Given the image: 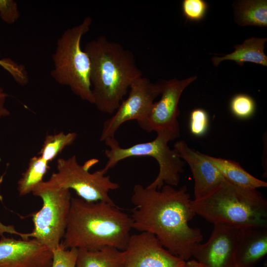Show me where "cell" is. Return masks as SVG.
I'll use <instances>...</instances> for the list:
<instances>
[{
    "mask_svg": "<svg viewBox=\"0 0 267 267\" xmlns=\"http://www.w3.org/2000/svg\"><path fill=\"white\" fill-rule=\"evenodd\" d=\"M191 201L185 185L176 189L166 184L160 190L135 184L131 197L132 229L154 234L171 254L189 260L203 240L201 230L188 224L196 215Z\"/></svg>",
    "mask_w": 267,
    "mask_h": 267,
    "instance_id": "1",
    "label": "cell"
},
{
    "mask_svg": "<svg viewBox=\"0 0 267 267\" xmlns=\"http://www.w3.org/2000/svg\"><path fill=\"white\" fill-rule=\"evenodd\" d=\"M132 223L131 217L117 205L72 197L61 243L66 249L97 251L109 246L124 251L131 235Z\"/></svg>",
    "mask_w": 267,
    "mask_h": 267,
    "instance_id": "2",
    "label": "cell"
},
{
    "mask_svg": "<svg viewBox=\"0 0 267 267\" xmlns=\"http://www.w3.org/2000/svg\"><path fill=\"white\" fill-rule=\"evenodd\" d=\"M84 50L91 62L93 104L99 111L113 114L132 83L142 76V72L131 51L104 36L88 42Z\"/></svg>",
    "mask_w": 267,
    "mask_h": 267,
    "instance_id": "3",
    "label": "cell"
},
{
    "mask_svg": "<svg viewBox=\"0 0 267 267\" xmlns=\"http://www.w3.org/2000/svg\"><path fill=\"white\" fill-rule=\"evenodd\" d=\"M191 207L213 224L238 228L267 227V201L257 189L238 186L225 180L206 196L191 200Z\"/></svg>",
    "mask_w": 267,
    "mask_h": 267,
    "instance_id": "4",
    "label": "cell"
},
{
    "mask_svg": "<svg viewBox=\"0 0 267 267\" xmlns=\"http://www.w3.org/2000/svg\"><path fill=\"white\" fill-rule=\"evenodd\" d=\"M92 23L90 17L80 24L66 30L58 39L52 55L54 68L51 75L58 84L68 87L82 99L93 104L90 81L91 62L81 47L82 37Z\"/></svg>",
    "mask_w": 267,
    "mask_h": 267,
    "instance_id": "5",
    "label": "cell"
},
{
    "mask_svg": "<svg viewBox=\"0 0 267 267\" xmlns=\"http://www.w3.org/2000/svg\"><path fill=\"white\" fill-rule=\"evenodd\" d=\"M177 138L173 134L162 131L157 132L156 137L152 141L127 148L121 147L115 137L108 138L104 141L109 149L105 150L107 162L103 169L107 172L120 161L130 157H151L158 162L159 172L154 180L147 187L159 190L164 183L177 186L179 182L180 174L184 172L185 162L168 145L169 141Z\"/></svg>",
    "mask_w": 267,
    "mask_h": 267,
    "instance_id": "6",
    "label": "cell"
},
{
    "mask_svg": "<svg viewBox=\"0 0 267 267\" xmlns=\"http://www.w3.org/2000/svg\"><path fill=\"white\" fill-rule=\"evenodd\" d=\"M98 162V159L92 158L81 165L75 155L67 159L59 158L56 163L57 171L36 188L71 189L80 198L87 202L104 201L116 205L109 192L118 189L119 184L105 175L107 172L103 168L93 173L89 172Z\"/></svg>",
    "mask_w": 267,
    "mask_h": 267,
    "instance_id": "7",
    "label": "cell"
},
{
    "mask_svg": "<svg viewBox=\"0 0 267 267\" xmlns=\"http://www.w3.org/2000/svg\"><path fill=\"white\" fill-rule=\"evenodd\" d=\"M32 193L43 201L41 209L32 215L34 224L30 233L19 234L23 239L33 237L52 251L60 245L63 238L71 206V194L64 188L40 189Z\"/></svg>",
    "mask_w": 267,
    "mask_h": 267,
    "instance_id": "8",
    "label": "cell"
},
{
    "mask_svg": "<svg viewBox=\"0 0 267 267\" xmlns=\"http://www.w3.org/2000/svg\"><path fill=\"white\" fill-rule=\"evenodd\" d=\"M129 94L123 100L113 116L104 123L100 141L115 137L116 132L125 122L135 120L143 129L154 100L161 94L162 84L153 83L141 76L130 86Z\"/></svg>",
    "mask_w": 267,
    "mask_h": 267,
    "instance_id": "9",
    "label": "cell"
},
{
    "mask_svg": "<svg viewBox=\"0 0 267 267\" xmlns=\"http://www.w3.org/2000/svg\"><path fill=\"white\" fill-rule=\"evenodd\" d=\"M196 78L195 76L184 80L173 79L162 82L161 97L153 103L142 129L148 132L167 131L178 137L180 130L177 118L179 114V98L184 89Z\"/></svg>",
    "mask_w": 267,
    "mask_h": 267,
    "instance_id": "10",
    "label": "cell"
},
{
    "mask_svg": "<svg viewBox=\"0 0 267 267\" xmlns=\"http://www.w3.org/2000/svg\"><path fill=\"white\" fill-rule=\"evenodd\" d=\"M239 232L231 225L214 224L209 239L194 247L192 257L204 267H234Z\"/></svg>",
    "mask_w": 267,
    "mask_h": 267,
    "instance_id": "11",
    "label": "cell"
},
{
    "mask_svg": "<svg viewBox=\"0 0 267 267\" xmlns=\"http://www.w3.org/2000/svg\"><path fill=\"white\" fill-rule=\"evenodd\" d=\"M123 252L124 267H182L185 262L147 232L131 235Z\"/></svg>",
    "mask_w": 267,
    "mask_h": 267,
    "instance_id": "12",
    "label": "cell"
},
{
    "mask_svg": "<svg viewBox=\"0 0 267 267\" xmlns=\"http://www.w3.org/2000/svg\"><path fill=\"white\" fill-rule=\"evenodd\" d=\"M52 251L37 239H0V267H51Z\"/></svg>",
    "mask_w": 267,
    "mask_h": 267,
    "instance_id": "13",
    "label": "cell"
},
{
    "mask_svg": "<svg viewBox=\"0 0 267 267\" xmlns=\"http://www.w3.org/2000/svg\"><path fill=\"white\" fill-rule=\"evenodd\" d=\"M174 149L190 167L194 180V199L208 195L226 180L205 154L191 149L185 141L176 142Z\"/></svg>",
    "mask_w": 267,
    "mask_h": 267,
    "instance_id": "14",
    "label": "cell"
},
{
    "mask_svg": "<svg viewBox=\"0 0 267 267\" xmlns=\"http://www.w3.org/2000/svg\"><path fill=\"white\" fill-rule=\"evenodd\" d=\"M267 254V227L240 229L234 267H255Z\"/></svg>",
    "mask_w": 267,
    "mask_h": 267,
    "instance_id": "15",
    "label": "cell"
},
{
    "mask_svg": "<svg viewBox=\"0 0 267 267\" xmlns=\"http://www.w3.org/2000/svg\"><path fill=\"white\" fill-rule=\"evenodd\" d=\"M266 38L252 37L245 40L242 44L234 45V51L222 57H214L212 62L215 66L225 60L235 61L243 66L245 62H252L267 66V56L264 52Z\"/></svg>",
    "mask_w": 267,
    "mask_h": 267,
    "instance_id": "16",
    "label": "cell"
},
{
    "mask_svg": "<svg viewBox=\"0 0 267 267\" xmlns=\"http://www.w3.org/2000/svg\"><path fill=\"white\" fill-rule=\"evenodd\" d=\"M205 156L226 180L238 186L252 189L267 186L266 182L251 175L236 162L206 154Z\"/></svg>",
    "mask_w": 267,
    "mask_h": 267,
    "instance_id": "17",
    "label": "cell"
},
{
    "mask_svg": "<svg viewBox=\"0 0 267 267\" xmlns=\"http://www.w3.org/2000/svg\"><path fill=\"white\" fill-rule=\"evenodd\" d=\"M76 267H124V252L109 246L97 251L78 249Z\"/></svg>",
    "mask_w": 267,
    "mask_h": 267,
    "instance_id": "18",
    "label": "cell"
},
{
    "mask_svg": "<svg viewBox=\"0 0 267 267\" xmlns=\"http://www.w3.org/2000/svg\"><path fill=\"white\" fill-rule=\"evenodd\" d=\"M237 23L242 26H267V1L248 0L238 2L235 8Z\"/></svg>",
    "mask_w": 267,
    "mask_h": 267,
    "instance_id": "19",
    "label": "cell"
},
{
    "mask_svg": "<svg viewBox=\"0 0 267 267\" xmlns=\"http://www.w3.org/2000/svg\"><path fill=\"white\" fill-rule=\"evenodd\" d=\"M48 163L40 156H35L30 159L27 169L17 183V190L20 196L32 193L43 181L44 176L50 168Z\"/></svg>",
    "mask_w": 267,
    "mask_h": 267,
    "instance_id": "20",
    "label": "cell"
},
{
    "mask_svg": "<svg viewBox=\"0 0 267 267\" xmlns=\"http://www.w3.org/2000/svg\"><path fill=\"white\" fill-rule=\"evenodd\" d=\"M77 137V134L75 132L65 134L63 132H60L57 134L46 135L38 154L49 163L65 147L71 145Z\"/></svg>",
    "mask_w": 267,
    "mask_h": 267,
    "instance_id": "21",
    "label": "cell"
},
{
    "mask_svg": "<svg viewBox=\"0 0 267 267\" xmlns=\"http://www.w3.org/2000/svg\"><path fill=\"white\" fill-rule=\"evenodd\" d=\"M255 108L254 99L245 94L235 95L230 103V108L233 114L242 119L251 117L255 112Z\"/></svg>",
    "mask_w": 267,
    "mask_h": 267,
    "instance_id": "22",
    "label": "cell"
},
{
    "mask_svg": "<svg viewBox=\"0 0 267 267\" xmlns=\"http://www.w3.org/2000/svg\"><path fill=\"white\" fill-rule=\"evenodd\" d=\"M78 249H65L61 242L59 247L52 251L51 267H76Z\"/></svg>",
    "mask_w": 267,
    "mask_h": 267,
    "instance_id": "23",
    "label": "cell"
},
{
    "mask_svg": "<svg viewBox=\"0 0 267 267\" xmlns=\"http://www.w3.org/2000/svg\"><path fill=\"white\" fill-rule=\"evenodd\" d=\"M181 8L183 15L186 19L199 21L204 17L208 4L203 0H183Z\"/></svg>",
    "mask_w": 267,
    "mask_h": 267,
    "instance_id": "24",
    "label": "cell"
},
{
    "mask_svg": "<svg viewBox=\"0 0 267 267\" xmlns=\"http://www.w3.org/2000/svg\"><path fill=\"white\" fill-rule=\"evenodd\" d=\"M209 117L203 109L197 108L190 113L189 129L192 134L197 136L204 135L208 127Z\"/></svg>",
    "mask_w": 267,
    "mask_h": 267,
    "instance_id": "25",
    "label": "cell"
},
{
    "mask_svg": "<svg viewBox=\"0 0 267 267\" xmlns=\"http://www.w3.org/2000/svg\"><path fill=\"white\" fill-rule=\"evenodd\" d=\"M0 66L8 72L19 85L24 86L28 83V73L23 65L6 58L0 59Z\"/></svg>",
    "mask_w": 267,
    "mask_h": 267,
    "instance_id": "26",
    "label": "cell"
},
{
    "mask_svg": "<svg viewBox=\"0 0 267 267\" xmlns=\"http://www.w3.org/2000/svg\"><path fill=\"white\" fill-rule=\"evenodd\" d=\"M20 17L18 5L13 0H0V17L7 24L15 22Z\"/></svg>",
    "mask_w": 267,
    "mask_h": 267,
    "instance_id": "27",
    "label": "cell"
},
{
    "mask_svg": "<svg viewBox=\"0 0 267 267\" xmlns=\"http://www.w3.org/2000/svg\"><path fill=\"white\" fill-rule=\"evenodd\" d=\"M6 97H0V119L10 115L9 111L4 106Z\"/></svg>",
    "mask_w": 267,
    "mask_h": 267,
    "instance_id": "28",
    "label": "cell"
},
{
    "mask_svg": "<svg viewBox=\"0 0 267 267\" xmlns=\"http://www.w3.org/2000/svg\"><path fill=\"white\" fill-rule=\"evenodd\" d=\"M182 267H204L196 260H187L185 261Z\"/></svg>",
    "mask_w": 267,
    "mask_h": 267,
    "instance_id": "29",
    "label": "cell"
},
{
    "mask_svg": "<svg viewBox=\"0 0 267 267\" xmlns=\"http://www.w3.org/2000/svg\"><path fill=\"white\" fill-rule=\"evenodd\" d=\"M9 96V95L5 92L3 89L0 87V97H7Z\"/></svg>",
    "mask_w": 267,
    "mask_h": 267,
    "instance_id": "30",
    "label": "cell"
}]
</instances>
